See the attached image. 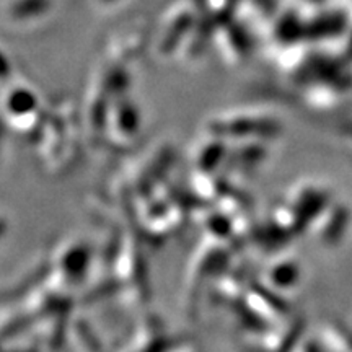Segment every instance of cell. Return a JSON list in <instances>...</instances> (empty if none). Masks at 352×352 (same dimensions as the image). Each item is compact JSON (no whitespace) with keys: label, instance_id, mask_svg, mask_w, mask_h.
I'll use <instances>...</instances> for the list:
<instances>
[]
</instances>
